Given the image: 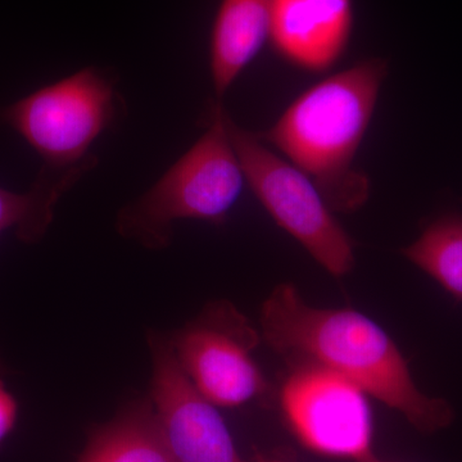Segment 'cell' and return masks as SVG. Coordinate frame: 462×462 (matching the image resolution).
Masks as SVG:
<instances>
[{"label":"cell","mask_w":462,"mask_h":462,"mask_svg":"<svg viewBox=\"0 0 462 462\" xmlns=\"http://www.w3.org/2000/svg\"><path fill=\"white\" fill-rule=\"evenodd\" d=\"M260 322L267 345L291 366L312 365L338 374L400 412L421 433H436L451 424V406L416 387L394 340L361 312L307 305L287 282L264 300Z\"/></svg>","instance_id":"obj_1"},{"label":"cell","mask_w":462,"mask_h":462,"mask_svg":"<svg viewBox=\"0 0 462 462\" xmlns=\"http://www.w3.org/2000/svg\"><path fill=\"white\" fill-rule=\"evenodd\" d=\"M387 74L380 58L356 63L300 94L257 134L315 182L333 212L352 214L369 199V178L355 160Z\"/></svg>","instance_id":"obj_2"},{"label":"cell","mask_w":462,"mask_h":462,"mask_svg":"<svg viewBox=\"0 0 462 462\" xmlns=\"http://www.w3.org/2000/svg\"><path fill=\"white\" fill-rule=\"evenodd\" d=\"M223 102L211 105L206 133L141 199L123 208L117 229L144 247L169 245L172 224H223L238 202L245 176L226 126Z\"/></svg>","instance_id":"obj_3"},{"label":"cell","mask_w":462,"mask_h":462,"mask_svg":"<svg viewBox=\"0 0 462 462\" xmlns=\"http://www.w3.org/2000/svg\"><path fill=\"white\" fill-rule=\"evenodd\" d=\"M117 108L114 83L89 67L0 107V125L23 136L44 161L42 169H91L96 160L88 153Z\"/></svg>","instance_id":"obj_4"},{"label":"cell","mask_w":462,"mask_h":462,"mask_svg":"<svg viewBox=\"0 0 462 462\" xmlns=\"http://www.w3.org/2000/svg\"><path fill=\"white\" fill-rule=\"evenodd\" d=\"M226 126L245 181L273 220L331 275L343 278L351 273L354 243L315 182L229 115Z\"/></svg>","instance_id":"obj_5"},{"label":"cell","mask_w":462,"mask_h":462,"mask_svg":"<svg viewBox=\"0 0 462 462\" xmlns=\"http://www.w3.org/2000/svg\"><path fill=\"white\" fill-rule=\"evenodd\" d=\"M281 392L282 418L298 442L322 457L364 462L374 456L369 396L338 374L297 365Z\"/></svg>","instance_id":"obj_6"},{"label":"cell","mask_w":462,"mask_h":462,"mask_svg":"<svg viewBox=\"0 0 462 462\" xmlns=\"http://www.w3.org/2000/svg\"><path fill=\"white\" fill-rule=\"evenodd\" d=\"M260 336L236 307L216 302L171 340L181 369L216 407H239L269 384L254 357Z\"/></svg>","instance_id":"obj_7"},{"label":"cell","mask_w":462,"mask_h":462,"mask_svg":"<svg viewBox=\"0 0 462 462\" xmlns=\"http://www.w3.org/2000/svg\"><path fill=\"white\" fill-rule=\"evenodd\" d=\"M151 403L176 462H245L215 404L181 369L171 340L153 336Z\"/></svg>","instance_id":"obj_8"},{"label":"cell","mask_w":462,"mask_h":462,"mask_svg":"<svg viewBox=\"0 0 462 462\" xmlns=\"http://www.w3.org/2000/svg\"><path fill=\"white\" fill-rule=\"evenodd\" d=\"M354 23V0H273L269 42L289 65L320 74L345 56Z\"/></svg>","instance_id":"obj_9"},{"label":"cell","mask_w":462,"mask_h":462,"mask_svg":"<svg viewBox=\"0 0 462 462\" xmlns=\"http://www.w3.org/2000/svg\"><path fill=\"white\" fill-rule=\"evenodd\" d=\"M273 0H220L209 42L216 102L269 42Z\"/></svg>","instance_id":"obj_10"},{"label":"cell","mask_w":462,"mask_h":462,"mask_svg":"<svg viewBox=\"0 0 462 462\" xmlns=\"http://www.w3.org/2000/svg\"><path fill=\"white\" fill-rule=\"evenodd\" d=\"M78 462H176L151 401L134 402L91 434Z\"/></svg>","instance_id":"obj_11"},{"label":"cell","mask_w":462,"mask_h":462,"mask_svg":"<svg viewBox=\"0 0 462 462\" xmlns=\"http://www.w3.org/2000/svg\"><path fill=\"white\" fill-rule=\"evenodd\" d=\"M89 170L87 167L67 171L42 169L32 189L26 193L0 188V236L14 229L23 242L41 240L53 220L58 200Z\"/></svg>","instance_id":"obj_12"},{"label":"cell","mask_w":462,"mask_h":462,"mask_svg":"<svg viewBox=\"0 0 462 462\" xmlns=\"http://www.w3.org/2000/svg\"><path fill=\"white\" fill-rule=\"evenodd\" d=\"M402 254L452 297L462 300L461 215L437 218L412 245L402 249Z\"/></svg>","instance_id":"obj_13"},{"label":"cell","mask_w":462,"mask_h":462,"mask_svg":"<svg viewBox=\"0 0 462 462\" xmlns=\"http://www.w3.org/2000/svg\"><path fill=\"white\" fill-rule=\"evenodd\" d=\"M18 404L16 398L5 388L0 380V445L16 427Z\"/></svg>","instance_id":"obj_14"},{"label":"cell","mask_w":462,"mask_h":462,"mask_svg":"<svg viewBox=\"0 0 462 462\" xmlns=\"http://www.w3.org/2000/svg\"><path fill=\"white\" fill-rule=\"evenodd\" d=\"M252 462H293V461L288 460V458H285V457H281V456L256 454L254 456V460H252Z\"/></svg>","instance_id":"obj_15"},{"label":"cell","mask_w":462,"mask_h":462,"mask_svg":"<svg viewBox=\"0 0 462 462\" xmlns=\"http://www.w3.org/2000/svg\"><path fill=\"white\" fill-rule=\"evenodd\" d=\"M364 462H394V461L380 460V458L376 457V456L374 455V456H372V457L367 458V460H365Z\"/></svg>","instance_id":"obj_16"}]
</instances>
